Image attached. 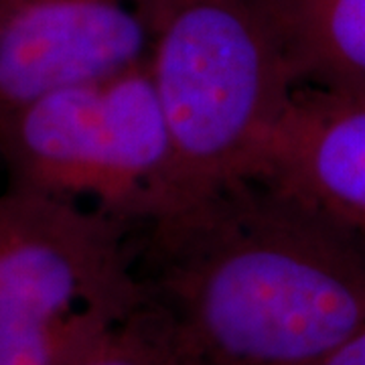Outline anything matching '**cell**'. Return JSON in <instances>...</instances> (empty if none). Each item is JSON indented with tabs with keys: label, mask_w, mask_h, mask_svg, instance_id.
<instances>
[{
	"label": "cell",
	"mask_w": 365,
	"mask_h": 365,
	"mask_svg": "<svg viewBox=\"0 0 365 365\" xmlns=\"http://www.w3.org/2000/svg\"><path fill=\"white\" fill-rule=\"evenodd\" d=\"M134 0H0V122L55 91L146 63Z\"/></svg>",
	"instance_id": "cell-5"
},
{
	"label": "cell",
	"mask_w": 365,
	"mask_h": 365,
	"mask_svg": "<svg viewBox=\"0 0 365 365\" xmlns=\"http://www.w3.org/2000/svg\"><path fill=\"white\" fill-rule=\"evenodd\" d=\"M138 304L128 225L19 185L0 193V365H69Z\"/></svg>",
	"instance_id": "cell-3"
},
{
	"label": "cell",
	"mask_w": 365,
	"mask_h": 365,
	"mask_svg": "<svg viewBox=\"0 0 365 365\" xmlns=\"http://www.w3.org/2000/svg\"><path fill=\"white\" fill-rule=\"evenodd\" d=\"M140 309L187 365H321L365 327V254L244 173L128 225Z\"/></svg>",
	"instance_id": "cell-1"
},
{
	"label": "cell",
	"mask_w": 365,
	"mask_h": 365,
	"mask_svg": "<svg viewBox=\"0 0 365 365\" xmlns=\"http://www.w3.org/2000/svg\"><path fill=\"white\" fill-rule=\"evenodd\" d=\"M69 365H187L140 307Z\"/></svg>",
	"instance_id": "cell-8"
},
{
	"label": "cell",
	"mask_w": 365,
	"mask_h": 365,
	"mask_svg": "<svg viewBox=\"0 0 365 365\" xmlns=\"http://www.w3.org/2000/svg\"><path fill=\"white\" fill-rule=\"evenodd\" d=\"M173 144L170 201L254 173L297 79L262 0H140ZM167 203V205H169Z\"/></svg>",
	"instance_id": "cell-2"
},
{
	"label": "cell",
	"mask_w": 365,
	"mask_h": 365,
	"mask_svg": "<svg viewBox=\"0 0 365 365\" xmlns=\"http://www.w3.org/2000/svg\"><path fill=\"white\" fill-rule=\"evenodd\" d=\"M0 158L19 185L132 225L165 207L173 144L146 63L41 98L0 122Z\"/></svg>",
	"instance_id": "cell-4"
},
{
	"label": "cell",
	"mask_w": 365,
	"mask_h": 365,
	"mask_svg": "<svg viewBox=\"0 0 365 365\" xmlns=\"http://www.w3.org/2000/svg\"><path fill=\"white\" fill-rule=\"evenodd\" d=\"M297 86L365 98V0H262Z\"/></svg>",
	"instance_id": "cell-7"
},
{
	"label": "cell",
	"mask_w": 365,
	"mask_h": 365,
	"mask_svg": "<svg viewBox=\"0 0 365 365\" xmlns=\"http://www.w3.org/2000/svg\"><path fill=\"white\" fill-rule=\"evenodd\" d=\"M254 173L287 187L365 254V98L299 86Z\"/></svg>",
	"instance_id": "cell-6"
},
{
	"label": "cell",
	"mask_w": 365,
	"mask_h": 365,
	"mask_svg": "<svg viewBox=\"0 0 365 365\" xmlns=\"http://www.w3.org/2000/svg\"><path fill=\"white\" fill-rule=\"evenodd\" d=\"M321 365H365V327L337 347Z\"/></svg>",
	"instance_id": "cell-9"
}]
</instances>
